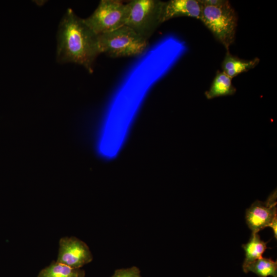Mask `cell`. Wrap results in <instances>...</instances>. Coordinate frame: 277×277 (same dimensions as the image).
Masks as SVG:
<instances>
[{
    "mask_svg": "<svg viewBox=\"0 0 277 277\" xmlns=\"http://www.w3.org/2000/svg\"><path fill=\"white\" fill-rule=\"evenodd\" d=\"M275 216H277L276 191L265 202H254L246 210V221L252 233H258L268 227Z\"/></svg>",
    "mask_w": 277,
    "mask_h": 277,
    "instance_id": "obj_7",
    "label": "cell"
},
{
    "mask_svg": "<svg viewBox=\"0 0 277 277\" xmlns=\"http://www.w3.org/2000/svg\"><path fill=\"white\" fill-rule=\"evenodd\" d=\"M245 258L242 265L244 272L247 273L248 267L256 260L261 258L267 248V243L262 240L258 233H252L249 241L242 245Z\"/></svg>",
    "mask_w": 277,
    "mask_h": 277,
    "instance_id": "obj_11",
    "label": "cell"
},
{
    "mask_svg": "<svg viewBox=\"0 0 277 277\" xmlns=\"http://www.w3.org/2000/svg\"><path fill=\"white\" fill-rule=\"evenodd\" d=\"M202 5L219 6L223 5L229 2L227 0H199Z\"/></svg>",
    "mask_w": 277,
    "mask_h": 277,
    "instance_id": "obj_15",
    "label": "cell"
},
{
    "mask_svg": "<svg viewBox=\"0 0 277 277\" xmlns=\"http://www.w3.org/2000/svg\"><path fill=\"white\" fill-rule=\"evenodd\" d=\"M92 260L89 247L81 240L74 237H65L60 240L57 262L72 268H80Z\"/></svg>",
    "mask_w": 277,
    "mask_h": 277,
    "instance_id": "obj_6",
    "label": "cell"
},
{
    "mask_svg": "<svg viewBox=\"0 0 277 277\" xmlns=\"http://www.w3.org/2000/svg\"><path fill=\"white\" fill-rule=\"evenodd\" d=\"M259 57L251 60L241 58L226 51L222 62V71L232 79L239 74L254 68L260 63Z\"/></svg>",
    "mask_w": 277,
    "mask_h": 277,
    "instance_id": "obj_9",
    "label": "cell"
},
{
    "mask_svg": "<svg viewBox=\"0 0 277 277\" xmlns=\"http://www.w3.org/2000/svg\"><path fill=\"white\" fill-rule=\"evenodd\" d=\"M236 88L232 84V78L223 71L217 70L209 89L205 92L207 99L232 95L235 93Z\"/></svg>",
    "mask_w": 277,
    "mask_h": 277,
    "instance_id": "obj_10",
    "label": "cell"
},
{
    "mask_svg": "<svg viewBox=\"0 0 277 277\" xmlns=\"http://www.w3.org/2000/svg\"><path fill=\"white\" fill-rule=\"evenodd\" d=\"M85 272L58 262H52L40 271L37 277H84Z\"/></svg>",
    "mask_w": 277,
    "mask_h": 277,
    "instance_id": "obj_12",
    "label": "cell"
},
{
    "mask_svg": "<svg viewBox=\"0 0 277 277\" xmlns=\"http://www.w3.org/2000/svg\"><path fill=\"white\" fill-rule=\"evenodd\" d=\"M111 277H141L138 268L133 266L126 269L116 270Z\"/></svg>",
    "mask_w": 277,
    "mask_h": 277,
    "instance_id": "obj_14",
    "label": "cell"
},
{
    "mask_svg": "<svg viewBox=\"0 0 277 277\" xmlns=\"http://www.w3.org/2000/svg\"><path fill=\"white\" fill-rule=\"evenodd\" d=\"M268 227H271L272 229L273 233H274V236L275 239L277 238V216H275L270 224L269 225Z\"/></svg>",
    "mask_w": 277,
    "mask_h": 277,
    "instance_id": "obj_16",
    "label": "cell"
},
{
    "mask_svg": "<svg viewBox=\"0 0 277 277\" xmlns=\"http://www.w3.org/2000/svg\"><path fill=\"white\" fill-rule=\"evenodd\" d=\"M202 8L199 0H170L164 2L162 22L181 16L191 17L200 20Z\"/></svg>",
    "mask_w": 277,
    "mask_h": 277,
    "instance_id": "obj_8",
    "label": "cell"
},
{
    "mask_svg": "<svg viewBox=\"0 0 277 277\" xmlns=\"http://www.w3.org/2000/svg\"><path fill=\"white\" fill-rule=\"evenodd\" d=\"M128 13L127 3L117 0H102L92 14L84 19L87 25L98 35L126 25Z\"/></svg>",
    "mask_w": 277,
    "mask_h": 277,
    "instance_id": "obj_5",
    "label": "cell"
},
{
    "mask_svg": "<svg viewBox=\"0 0 277 277\" xmlns=\"http://www.w3.org/2000/svg\"><path fill=\"white\" fill-rule=\"evenodd\" d=\"M200 21L211 31L215 38L229 51L235 39L238 16L229 1L219 6L202 5Z\"/></svg>",
    "mask_w": 277,
    "mask_h": 277,
    "instance_id": "obj_3",
    "label": "cell"
},
{
    "mask_svg": "<svg viewBox=\"0 0 277 277\" xmlns=\"http://www.w3.org/2000/svg\"><path fill=\"white\" fill-rule=\"evenodd\" d=\"M56 60L61 64L72 63L93 72L95 61L101 54L98 35L68 9L62 19L57 33Z\"/></svg>",
    "mask_w": 277,
    "mask_h": 277,
    "instance_id": "obj_1",
    "label": "cell"
},
{
    "mask_svg": "<svg viewBox=\"0 0 277 277\" xmlns=\"http://www.w3.org/2000/svg\"><path fill=\"white\" fill-rule=\"evenodd\" d=\"M127 4L129 13L126 25L149 40L163 24L164 2L160 0H132Z\"/></svg>",
    "mask_w": 277,
    "mask_h": 277,
    "instance_id": "obj_4",
    "label": "cell"
},
{
    "mask_svg": "<svg viewBox=\"0 0 277 277\" xmlns=\"http://www.w3.org/2000/svg\"><path fill=\"white\" fill-rule=\"evenodd\" d=\"M98 41L101 54L112 58L139 56L149 45L148 40L127 25L98 34Z\"/></svg>",
    "mask_w": 277,
    "mask_h": 277,
    "instance_id": "obj_2",
    "label": "cell"
},
{
    "mask_svg": "<svg viewBox=\"0 0 277 277\" xmlns=\"http://www.w3.org/2000/svg\"><path fill=\"white\" fill-rule=\"evenodd\" d=\"M247 271V273H254L259 277H277V262L271 259L262 257L251 263Z\"/></svg>",
    "mask_w": 277,
    "mask_h": 277,
    "instance_id": "obj_13",
    "label": "cell"
}]
</instances>
